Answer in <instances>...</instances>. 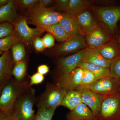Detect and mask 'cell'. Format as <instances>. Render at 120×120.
<instances>
[{
	"label": "cell",
	"mask_w": 120,
	"mask_h": 120,
	"mask_svg": "<svg viewBox=\"0 0 120 120\" xmlns=\"http://www.w3.org/2000/svg\"><path fill=\"white\" fill-rule=\"evenodd\" d=\"M56 109H38L34 120H52Z\"/></svg>",
	"instance_id": "obj_29"
},
{
	"label": "cell",
	"mask_w": 120,
	"mask_h": 120,
	"mask_svg": "<svg viewBox=\"0 0 120 120\" xmlns=\"http://www.w3.org/2000/svg\"><path fill=\"white\" fill-rule=\"evenodd\" d=\"M15 63L10 50L0 56V95L4 87L12 78Z\"/></svg>",
	"instance_id": "obj_11"
},
{
	"label": "cell",
	"mask_w": 120,
	"mask_h": 120,
	"mask_svg": "<svg viewBox=\"0 0 120 120\" xmlns=\"http://www.w3.org/2000/svg\"><path fill=\"white\" fill-rule=\"evenodd\" d=\"M20 42H21V40L14 30L8 36L0 39V51L3 52H7L10 50L13 45Z\"/></svg>",
	"instance_id": "obj_26"
},
{
	"label": "cell",
	"mask_w": 120,
	"mask_h": 120,
	"mask_svg": "<svg viewBox=\"0 0 120 120\" xmlns=\"http://www.w3.org/2000/svg\"></svg>",
	"instance_id": "obj_45"
},
{
	"label": "cell",
	"mask_w": 120,
	"mask_h": 120,
	"mask_svg": "<svg viewBox=\"0 0 120 120\" xmlns=\"http://www.w3.org/2000/svg\"><path fill=\"white\" fill-rule=\"evenodd\" d=\"M25 16L37 27L47 26L58 23L67 15L59 13L52 8H32L26 11Z\"/></svg>",
	"instance_id": "obj_5"
},
{
	"label": "cell",
	"mask_w": 120,
	"mask_h": 120,
	"mask_svg": "<svg viewBox=\"0 0 120 120\" xmlns=\"http://www.w3.org/2000/svg\"><path fill=\"white\" fill-rule=\"evenodd\" d=\"M36 91L28 86L19 95L15 102L11 116L15 120H34L36 114L33 109L35 105Z\"/></svg>",
	"instance_id": "obj_1"
},
{
	"label": "cell",
	"mask_w": 120,
	"mask_h": 120,
	"mask_svg": "<svg viewBox=\"0 0 120 120\" xmlns=\"http://www.w3.org/2000/svg\"><path fill=\"white\" fill-rule=\"evenodd\" d=\"M82 70L77 68L55 84L67 91L77 90L81 86Z\"/></svg>",
	"instance_id": "obj_13"
},
{
	"label": "cell",
	"mask_w": 120,
	"mask_h": 120,
	"mask_svg": "<svg viewBox=\"0 0 120 120\" xmlns=\"http://www.w3.org/2000/svg\"></svg>",
	"instance_id": "obj_44"
},
{
	"label": "cell",
	"mask_w": 120,
	"mask_h": 120,
	"mask_svg": "<svg viewBox=\"0 0 120 120\" xmlns=\"http://www.w3.org/2000/svg\"><path fill=\"white\" fill-rule=\"evenodd\" d=\"M42 39L45 48H50L55 45V38L49 33H47Z\"/></svg>",
	"instance_id": "obj_35"
},
{
	"label": "cell",
	"mask_w": 120,
	"mask_h": 120,
	"mask_svg": "<svg viewBox=\"0 0 120 120\" xmlns=\"http://www.w3.org/2000/svg\"><path fill=\"white\" fill-rule=\"evenodd\" d=\"M27 19L25 16H18L12 24L14 30L19 37L22 43L29 44L45 32L42 28L37 27L31 28L27 24Z\"/></svg>",
	"instance_id": "obj_9"
},
{
	"label": "cell",
	"mask_w": 120,
	"mask_h": 120,
	"mask_svg": "<svg viewBox=\"0 0 120 120\" xmlns=\"http://www.w3.org/2000/svg\"><path fill=\"white\" fill-rule=\"evenodd\" d=\"M55 1V0H39L38 2L34 8H47L48 6L54 3Z\"/></svg>",
	"instance_id": "obj_37"
},
{
	"label": "cell",
	"mask_w": 120,
	"mask_h": 120,
	"mask_svg": "<svg viewBox=\"0 0 120 120\" xmlns=\"http://www.w3.org/2000/svg\"><path fill=\"white\" fill-rule=\"evenodd\" d=\"M4 52H2V51H0V56H2V54L4 53Z\"/></svg>",
	"instance_id": "obj_43"
},
{
	"label": "cell",
	"mask_w": 120,
	"mask_h": 120,
	"mask_svg": "<svg viewBox=\"0 0 120 120\" xmlns=\"http://www.w3.org/2000/svg\"><path fill=\"white\" fill-rule=\"evenodd\" d=\"M0 120H15L11 116L8 115L0 111Z\"/></svg>",
	"instance_id": "obj_39"
},
{
	"label": "cell",
	"mask_w": 120,
	"mask_h": 120,
	"mask_svg": "<svg viewBox=\"0 0 120 120\" xmlns=\"http://www.w3.org/2000/svg\"><path fill=\"white\" fill-rule=\"evenodd\" d=\"M79 24L82 34L84 37L99 26L90 9L82 12L74 16Z\"/></svg>",
	"instance_id": "obj_15"
},
{
	"label": "cell",
	"mask_w": 120,
	"mask_h": 120,
	"mask_svg": "<svg viewBox=\"0 0 120 120\" xmlns=\"http://www.w3.org/2000/svg\"><path fill=\"white\" fill-rule=\"evenodd\" d=\"M29 86V81L20 83L12 77L4 87L0 95V111L11 116L17 98Z\"/></svg>",
	"instance_id": "obj_2"
},
{
	"label": "cell",
	"mask_w": 120,
	"mask_h": 120,
	"mask_svg": "<svg viewBox=\"0 0 120 120\" xmlns=\"http://www.w3.org/2000/svg\"><path fill=\"white\" fill-rule=\"evenodd\" d=\"M11 49L12 58L15 63L26 59L25 47L22 42L16 43L12 46Z\"/></svg>",
	"instance_id": "obj_27"
},
{
	"label": "cell",
	"mask_w": 120,
	"mask_h": 120,
	"mask_svg": "<svg viewBox=\"0 0 120 120\" xmlns=\"http://www.w3.org/2000/svg\"><path fill=\"white\" fill-rule=\"evenodd\" d=\"M35 49L37 52H41L45 49V47L42 38L40 37H37L33 41Z\"/></svg>",
	"instance_id": "obj_36"
},
{
	"label": "cell",
	"mask_w": 120,
	"mask_h": 120,
	"mask_svg": "<svg viewBox=\"0 0 120 120\" xmlns=\"http://www.w3.org/2000/svg\"><path fill=\"white\" fill-rule=\"evenodd\" d=\"M92 120H99V119H98L96 118V117H94V119H93ZM120 120V118H117V119H116V120Z\"/></svg>",
	"instance_id": "obj_42"
},
{
	"label": "cell",
	"mask_w": 120,
	"mask_h": 120,
	"mask_svg": "<svg viewBox=\"0 0 120 120\" xmlns=\"http://www.w3.org/2000/svg\"><path fill=\"white\" fill-rule=\"evenodd\" d=\"M109 69L112 77L120 80V57L112 61Z\"/></svg>",
	"instance_id": "obj_30"
},
{
	"label": "cell",
	"mask_w": 120,
	"mask_h": 120,
	"mask_svg": "<svg viewBox=\"0 0 120 120\" xmlns=\"http://www.w3.org/2000/svg\"><path fill=\"white\" fill-rule=\"evenodd\" d=\"M85 37L79 34L70 37L66 41L56 45L49 52L48 55L58 57L78 52L86 49Z\"/></svg>",
	"instance_id": "obj_8"
},
{
	"label": "cell",
	"mask_w": 120,
	"mask_h": 120,
	"mask_svg": "<svg viewBox=\"0 0 120 120\" xmlns=\"http://www.w3.org/2000/svg\"><path fill=\"white\" fill-rule=\"evenodd\" d=\"M28 62L26 59L15 63L13 71L12 76L17 82L20 83L29 81V77L27 76Z\"/></svg>",
	"instance_id": "obj_23"
},
{
	"label": "cell",
	"mask_w": 120,
	"mask_h": 120,
	"mask_svg": "<svg viewBox=\"0 0 120 120\" xmlns=\"http://www.w3.org/2000/svg\"><path fill=\"white\" fill-rule=\"evenodd\" d=\"M14 31L12 24L9 22L0 23V39L8 36Z\"/></svg>",
	"instance_id": "obj_31"
},
{
	"label": "cell",
	"mask_w": 120,
	"mask_h": 120,
	"mask_svg": "<svg viewBox=\"0 0 120 120\" xmlns=\"http://www.w3.org/2000/svg\"><path fill=\"white\" fill-rule=\"evenodd\" d=\"M67 91L56 84L47 82L45 90L37 97L38 109H49L61 106Z\"/></svg>",
	"instance_id": "obj_3"
},
{
	"label": "cell",
	"mask_w": 120,
	"mask_h": 120,
	"mask_svg": "<svg viewBox=\"0 0 120 120\" xmlns=\"http://www.w3.org/2000/svg\"><path fill=\"white\" fill-rule=\"evenodd\" d=\"M120 81L110 76L98 80L91 86L92 92L102 95H107L120 92Z\"/></svg>",
	"instance_id": "obj_10"
},
{
	"label": "cell",
	"mask_w": 120,
	"mask_h": 120,
	"mask_svg": "<svg viewBox=\"0 0 120 120\" xmlns=\"http://www.w3.org/2000/svg\"><path fill=\"white\" fill-rule=\"evenodd\" d=\"M37 71V72L44 75L49 72V68L47 65H41L38 67Z\"/></svg>",
	"instance_id": "obj_38"
},
{
	"label": "cell",
	"mask_w": 120,
	"mask_h": 120,
	"mask_svg": "<svg viewBox=\"0 0 120 120\" xmlns=\"http://www.w3.org/2000/svg\"><path fill=\"white\" fill-rule=\"evenodd\" d=\"M97 49L103 57L110 61L120 57V47L114 38L102 47Z\"/></svg>",
	"instance_id": "obj_17"
},
{
	"label": "cell",
	"mask_w": 120,
	"mask_h": 120,
	"mask_svg": "<svg viewBox=\"0 0 120 120\" xmlns=\"http://www.w3.org/2000/svg\"><path fill=\"white\" fill-rule=\"evenodd\" d=\"M113 38L109 33L104 31L99 25L85 37L86 49H98L109 42Z\"/></svg>",
	"instance_id": "obj_12"
},
{
	"label": "cell",
	"mask_w": 120,
	"mask_h": 120,
	"mask_svg": "<svg viewBox=\"0 0 120 120\" xmlns=\"http://www.w3.org/2000/svg\"><path fill=\"white\" fill-rule=\"evenodd\" d=\"M86 49L80 50L71 56L56 60L55 68L51 73L54 83H56L75 69L79 68L83 61Z\"/></svg>",
	"instance_id": "obj_4"
},
{
	"label": "cell",
	"mask_w": 120,
	"mask_h": 120,
	"mask_svg": "<svg viewBox=\"0 0 120 120\" xmlns=\"http://www.w3.org/2000/svg\"><path fill=\"white\" fill-rule=\"evenodd\" d=\"M82 69L81 86L79 90L82 89H90L91 86L97 82L98 79L92 72L87 69Z\"/></svg>",
	"instance_id": "obj_28"
},
{
	"label": "cell",
	"mask_w": 120,
	"mask_h": 120,
	"mask_svg": "<svg viewBox=\"0 0 120 120\" xmlns=\"http://www.w3.org/2000/svg\"><path fill=\"white\" fill-rule=\"evenodd\" d=\"M10 0H0V8L7 4Z\"/></svg>",
	"instance_id": "obj_41"
},
{
	"label": "cell",
	"mask_w": 120,
	"mask_h": 120,
	"mask_svg": "<svg viewBox=\"0 0 120 120\" xmlns=\"http://www.w3.org/2000/svg\"><path fill=\"white\" fill-rule=\"evenodd\" d=\"M113 38L115 39L120 47V26L118 27L117 26V28Z\"/></svg>",
	"instance_id": "obj_40"
},
{
	"label": "cell",
	"mask_w": 120,
	"mask_h": 120,
	"mask_svg": "<svg viewBox=\"0 0 120 120\" xmlns=\"http://www.w3.org/2000/svg\"><path fill=\"white\" fill-rule=\"evenodd\" d=\"M99 120H113L120 117V92L104 95L98 116Z\"/></svg>",
	"instance_id": "obj_7"
},
{
	"label": "cell",
	"mask_w": 120,
	"mask_h": 120,
	"mask_svg": "<svg viewBox=\"0 0 120 120\" xmlns=\"http://www.w3.org/2000/svg\"><path fill=\"white\" fill-rule=\"evenodd\" d=\"M94 117L90 108L82 102L67 114V120H92Z\"/></svg>",
	"instance_id": "obj_18"
},
{
	"label": "cell",
	"mask_w": 120,
	"mask_h": 120,
	"mask_svg": "<svg viewBox=\"0 0 120 120\" xmlns=\"http://www.w3.org/2000/svg\"><path fill=\"white\" fill-rule=\"evenodd\" d=\"M39 27L42 28L47 33L52 35L59 42L61 43L69 38L67 33L59 23L50 26Z\"/></svg>",
	"instance_id": "obj_25"
},
{
	"label": "cell",
	"mask_w": 120,
	"mask_h": 120,
	"mask_svg": "<svg viewBox=\"0 0 120 120\" xmlns=\"http://www.w3.org/2000/svg\"><path fill=\"white\" fill-rule=\"evenodd\" d=\"M92 1L88 0H70L64 14L70 16H75L83 11L90 9Z\"/></svg>",
	"instance_id": "obj_20"
},
{
	"label": "cell",
	"mask_w": 120,
	"mask_h": 120,
	"mask_svg": "<svg viewBox=\"0 0 120 120\" xmlns=\"http://www.w3.org/2000/svg\"><path fill=\"white\" fill-rule=\"evenodd\" d=\"M58 23L69 38L78 35H82L79 24L74 16L66 15Z\"/></svg>",
	"instance_id": "obj_21"
},
{
	"label": "cell",
	"mask_w": 120,
	"mask_h": 120,
	"mask_svg": "<svg viewBox=\"0 0 120 120\" xmlns=\"http://www.w3.org/2000/svg\"><path fill=\"white\" fill-rule=\"evenodd\" d=\"M83 62L109 68L112 61L103 57L97 49H86L84 54Z\"/></svg>",
	"instance_id": "obj_16"
},
{
	"label": "cell",
	"mask_w": 120,
	"mask_h": 120,
	"mask_svg": "<svg viewBox=\"0 0 120 120\" xmlns=\"http://www.w3.org/2000/svg\"><path fill=\"white\" fill-rule=\"evenodd\" d=\"M82 103V97L79 92L77 90H71L67 91L61 106L71 110Z\"/></svg>",
	"instance_id": "obj_22"
},
{
	"label": "cell",
	"mask_w": 120,
	"mask_h": 120,
	"mask_svg": "<svg viewBox=\"0 0 120 120\" xmlns=\"http://www.w3.org/2000/svg\"><path fill=\"white\" fill-rule=\"evenodd\" d=\"M77 91L81 94L82 102L90 108L94 117L97 116L100 110L104 95L96 94L90 89H80Z\"/></svg>",
	"instance_id": "obj_14"
},
{
	"label": "cell",
	"mask_w": 120,
	"mask_h": 120,
	"mask_svg": "<svg viewBox=\"0 0 120 120\" xmlns=\"http://www.w3.org/2000/svg\"><path fill=\"white\" fill-rule=\"evenodd\" d=\"M70 0H55L53 7L52 8L59 13H64L69 4Z\"/></svg>",
	"instance_id": "obj_32"
},
{
	"label": "cell",
	"mask_w": 120,
	"mask_h": 120,
	"mask_svg": "<svg viewBox=\"0 0 120 120\" xmlns=\"http://www.w3.org/2000/svg\"><path fill=\"white\" fill-rule=\"evenodd\" d=\"M79 68L90 71L94 75L98 80L105 77L112 76L109 68L97 65L82 62L80 65Z\"/></svg>",
	"instance_id": "obj_24"
},
{
	"label": "cell",
	"mask_w": 120,
	"mask_h": 120,
	"mask_svg": "<svg viewBox=\"0 0 120 120\" xmlns=\"http://www.w3.org/2000/svg\"><path fill=\"white\" fill-rule=\"evenodd\" d=\"M39 0H16V4L20 8L26 9L27 11L34 8Z\"/></svg>",
	"instance_id": "obj_33"
},
{
	"label": "cell",
	"mask_w": 120,
	"mask_h": 120,
	"mask_svg": "<svg viewBox=\"0 0 120 120\" xmlns=\"http://www.w3.org/2000/svg\"><path fill=\"white\" fill-rule=\"evenodd\" d=\"M92 11L98 19L113 37L120 20V6L94 7Z\"/></svg>",
	"instance_id": "obj_6"
},
{
	"label": "cell",
	"mask_w": 120,
	"mask_h": 120,
	"mask_svg": "<svg viewBox=\"0 0 120 120\" xmlns=\"http://www.w3.org/2000/svg\"><path fill=\"white\" fill-rule=\"evenodd\" d=\"M43 75L37 72L29 77V85L32 86L35 85H38L42 83L45 80Z\"/></svg>",
	"instance_id": "obj_34"
},
{
	"label": "cell",
	"mask_w": 120,
	"mask_h": 120,
	"mask_svg": "<svg viewBox=\"0 0 120 120\" xmlns=\"http://www.w3.org/2000/svg\"><path fill=\"white\" fill-rule=\"evenodd\" d=\"M16 6V1L10 0L7 4L0 8V23L14 22L18 16Z\"/></svg>",
	"instance_id": "obj_19"
}]
</instances>
